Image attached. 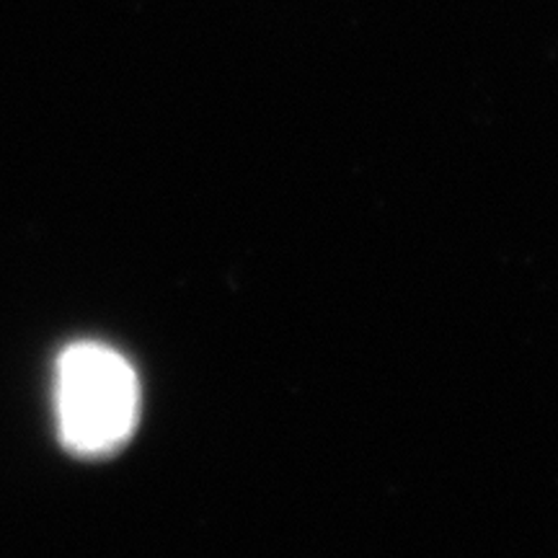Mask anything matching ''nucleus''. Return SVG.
<instances>
[{"label":"nucleus","mask_w":558,"mask_h":558,"mask_svg":"<svg viewBox=\"0 0 558 558\" xmlns=\"http://www.w3.org/2000/svg\"><path fill=\"white\" fill-rule=\"evenodd\" d=\"M140 416V383L120 352L78 341L54 367V418L75 456H109L128 442Z\"/></svg>","instance_id":"1"}]
</instances>
